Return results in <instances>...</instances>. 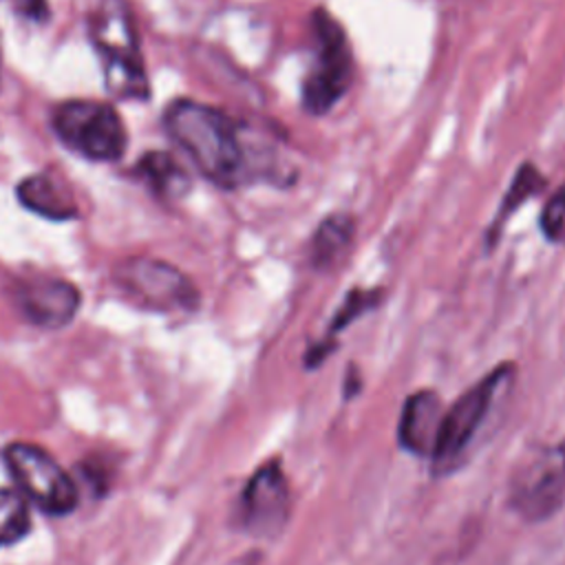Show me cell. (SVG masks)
Returning <instances> with one entry per match:
<instances>
[{"instance_id":"cell-14","label":"cell","mask_w":565,"mask_h":565,"mask_svg":"<svg viewBox=\"0 0 565 565\" xmlns=\"http://www.w3.org/2000/svg\"><path fill=\"white\" fill-rule=\"evenodd\" d=\"M545 185H547V179L543 177V172L534 163L525 161L516 168V172H514V177H512V181H510V185H508V190L501 199V205H499L490 227L483 234V247L488 252L497 247V243L501 238V232L508 225V221L512 218V214L521 205H525L530 199L541 194L545 190Z\"/></svg>"},{"instance_id":"cell-20","label":"cell","mask_w":565,"mask_h":565,"mask_svg":"<svg viewBox=\"0 0 565 565\" xmlns=\"http://www.w3.org/2000/svg\"><path fill=\"white\" fill-rule=\"evenodd\" d=\"M561 448H563V455H565V441H563V444H561Z\"/></svg>"},{"instance_id":"cell-16","label":"cell","mask_w":565,"mask_h":565,"mask_svg":"<svg viewBox=\"0 0 565 565\" xmlns=\"http://www.w3.org/2000/svg\"><path fill=\"white\" fill-rule=\"evenodd\" d=\"M31 530V505L15 488H0V550L22 541Z\"/></svg>"},{"instance_id":"cell-1","label":"cell","mask_w":565,"mask_h":565,"mask_svg":"<svg viewBox=\"0 0 565 565\" xmlns=\"http://www.w3.org/2000/svg\"><path fill=\"white\" fill-rule=\"evenodd\" d=\"M170 139L216 188L234 190L256 172L243 126L203 102L174 99L163 113Z\"/></svg>"},{"instance_id":"cell-8","label":"cell","mask_w":565,"mask_h":565,"mask_svg":"<svg viewBox=\"0 0 565 565\" xmlns=\"http://www.w3.org/2000/svg\"><path fill=\"white\" fill-rule=\"evenodd\" d=\"M291 516V490L278 459L258 466L247 479L236 508L243 532L256 539H276Z\"/></svg>"},{"instance_id":"cell-18","label":"cell","mask_w":565,"mask_h":565,"mask_svg":"<svg viewBox=\"0 0 565 565\" xmlns=\"http://www.w3.org/2000/svg\"><path fill=\"white\" fill-rule=\"evenodd\" d=\"M539 227L547 243H565V183L545 201Z\"/></svg>"},{"instance_id":"cell-3","label":"cell","mask_w":565,"mask_h":565,"mask_svg":"<svg viewBox=\"0 0 565 565\" xmlns=\"http://www.w3.org/2000/svg\"><path fill=\"white\" fill-rule=\"evenodd\" d=\"M514 364L503 362L486 377L466 388L446 411L439 424L435 448L430 452V472L441 477L463 463L468 448L481 433L492 406L510 388L514 380Z\"/></svg>"},{"instance_id":"cell-9","label":"cell","mask_w":565,"mask_h":565,"mask_svg":"<svg viewBox=\"0 0 565 565\" xmlns=\"http://www.w3.org/2000/svg\"><path fill=\"white\" fill-rule=\"evenodd\" d=\"M565 501V455L561 446L539 448L512 477L510 503L527 521H545Z\"/></svg>"},{"instance_id":"cell-10","label":"cell","mask_w":565,"mask_h":565,"mask_svg":"<svg viewBox=\"0 0 565 565\" xmlns=\"http://www.w3.org/2000/svg\"><path fill=\"white\" fill-rule=\"evenodd\" d=\"M11 296L24 320L40 329L66 327L77 316L82 302V296L73 282L46 274L18 278Z\"/></svg>"},{"instance_id":"cell-4","label":"cell","mask_w":565,"mask_h":565,"mask_svg":"<svg viewBox=\"0 0 565 565\" xmlns=\"http://www.w3.org/2000/svg\"><path fill=\"white\" fill-rule=\"evenodd\" d=\"M313 55L300 84V106L311 117H322L349 93L353 84V51L344 26L322 7L311 13Z\"/></svg>"},{"instance_id":"cell-7","label":"cell","mask_w":565,"mask_h":565,"mask_svg":"<svg viewBox=\"0 0 565 565\" xmlns=\"http://www.w3.org/2000/svg\"><path fill=\"white\" fill-rule=\"evenodd\" d=\"M110 278L124 298L146 311L177 313L199 307V289L194 282L181 269L159 258H124L113 267Z\"/></svg>"},{"instance_id":"cell-13","label":"cell","mask_w":565,"mask_h":565,"mask_svg":"<svg viewBox=\"0 0 565 565\" xmlns=\"http://www.w3.org/2000/svg\"><path fill=\"white\" fill-rule=\"evenodd\" d=\"M135 174L161 201H181L192 190L188 170L163 150H148L135 163Z\"/></svg>"},{"instance_id":"cell-11","label":"cell","mask_w":565,"mask_h":565,"mask_svg":"<svg viewBox=\"0 0 565 565\" xmlns=\"http://www.w3.org/2000/svg\"><path fill=\"white\" fill-rule=\"evenodd\" d=\"M444 411L446 408L441 397L430 388H422L408 395L397 422L399 446L413 455L430 457Z\"/></svg>"},{"instance_id":"cell-15","label":"cell","mask_w":565,"mask_h":565,"mask_svg":"<svg viewBox=\"0 0 565 565\" xmlns=\"http://www.w3.org/2000/svg\"><path fill=\"white\" fill-rule=\"evenodd\" d=\"M355 236V216L349 212H331L327 214L309 243V260L313 269L333 267L351 247Z\"/></svg>"},{"instance_id":"cell-12","label":"cell","mask_w":565,"mask_h":565,"mask_svg":"<svg viewBox=\"0 0 565 565\" xmlns=\"http://www.w3.org/2000/svg\"><path fill=\"white\" fill-rule=\"evenodd\" d=\"M18 201L49 221H68L77 216V203L73 194L51 174H29L15 185Z\"/></svg>"},{"instance_id":"cell-17","label":"cell","mask_w":565,"mask_h":565,"mask_svg":"<svg viewBox=\"0 0 565 565\" xmlns=\"http://www.w3.org/2000/svg\"><path fill=\"white\" fill-rule=\"evenodd\" d=\"M382 300V289L373 287V289H364V287H353L347 298L342 300V305L338 307V311L331 318L329 331L324 338L335 340V333H340L342 329H347L351 322H355L358 318H362L364 313L373 311Z\"/></svg>"},{"instance_id":"cell-5","label":"cell","mask_w":565,"mask_h":565,"mask_svg":"<svg viewBox=\"0 0 565 565\" xmlns=\"http://www.w3.org/2000/svg\"><path fill=\"white\" fill-rule=\"evenodd\" d=\"M51 126L68 150L90 161H117L128 146L126 126L108 102L66 99L53 108Z\"/></svg>"},{"instance_id":"cell-19","label":"cell","mask_w":565,"mask_h":565,"mask_svg":"<svg viewBox=\"0 0 565 565\" xmlns=\"http://www.w3.org/2000/svg\"><path fill=\"white\" fill-rule=\"evenodd\" d=\"M15 13L26 20L44 22L49 18V2L46 0H7Z\"/></svg>"},{"instance_id":"cell-2","label":"cell","mask_w":565,"mask_h":565,"mask_svg":"<svg viewBox=\"0 0 565 565\" xmlns=\"http://www.w3.org/2000/svg\"><path fill=\"white\" fill-rule=\"evenodd\" d=\"M88 35L102 62L106 90L117 99L146 102L150 82L126 0H102L88 18Z\"/></svg>"},{"instance_id":"cell-6","label":"cell","mask_w":565,"mask_h":565,"mask_svg":"<svg viewBox=\"0 0 565 565\" xmlns=\"http://www.w3.org/2000/svg\"><path fill=\"white\" fill-rule=\"evenodd\" d=\"M2 461L15 490L46 516H66L79 503V490L66 468L44 448L29 441H11Z\"/></svg>"}]
</instances>
